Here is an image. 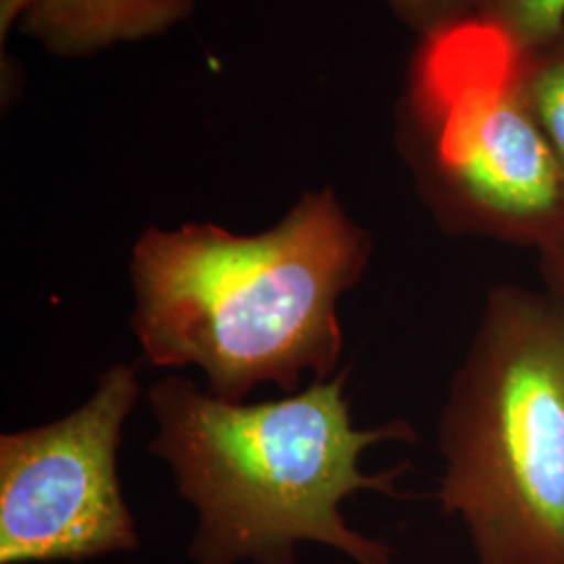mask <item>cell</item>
I'll return each mask as SVG.
<instances>
[{
    "label": "cell",
    "mask_w": 564,
    "mask_h": 564,
    "mask_svg": "<svg viewBox=\"0 0 564 564\" xmlns=\"http://www.w3.org/2000/svg\"><path fill=\"white\" fill-rule=\"evenodd\" d=\"M368 260V235L330 188L303 195L251 237L214 224L147 230L130 262V324L144 362L199 368L216 400L242 403L262 383L295 391L305 370L333 379L343 351L337 303Z\"/></svg>",
    "instance_id": "cell-1"
},
{
    "label": "cell",
    "mask_w": 564,
    "mask_h": 564,
    "mask_svg": "<svg viewBox=\"0 0 564 564\" xmlns=\"http://www.w3.org/2000/svg\"><path fill=\"white\" fill-rule=\"evenodd\" d=\"M347 377L341 370L260 403L216 400L176 375L153 384L158 431L149 447L197 510L193 563L297 564L300 545L312 542L356 564H391V550L351 529L341 505L358 491L400 496L402 466L366 475L360 458L370 445L414 440V429L403 421L354 429Z\"/></svg>",
    "instance_id": "cell-2"
},
{
    "label": "cell",
    "mask_w": 564,
    "mask_h": 564,
    "mask_svg": "<svg viewBox=\"0 0 564 564\" xmlns=\"http://www.w3.org/2000/svg\"><path fill=\"white\" fill-rule=\"evenodd\" d=\"M442 508L477 564H564V303L498 286L440 421Z\"/></svg>",
    "instance_id": "cell-3"
},
{
    "label": "cell",
    "mask_w": 564,
    "mask_h": 564,
    "mask_svg": "<svg viewBox=\"0 0 564 564\" xmlns=\"http://www.w3.org/2000/svg\"><path fill=\"white\" fill-rule=\"evenodd\" d=\"M517 61L481 21L429 36L414 67L410 160L447 230L540 251L564 230V172L524 105Z\"/></svg>",
    "instance_id": "cell-4"
},
{
    "label": "cell",
    "mask_w": 564,
    "mask_h": 564,
    "mask_svg": "<svg viewBox=\"0 0 564 564\" xmlns=\"http://www.w3.org/2000/svg\"><path fill=\"white\" fill-rule=\"evenodd\" d=\"M137 368L109 366L72 414L0 437V564L82 563L141 545L118 477Z\"/></svg>",
    "instance_id": "cell-5"
},
{
    "label": "cell",
    "mask_w": 564,
    "mask_h": 564,
    "mask_svg": "<svg viewBox=\"0 0 564 564\" xmlns=\"http://www.w3.org/2000/svg\"><path fill=\"white\" fill-rule=\"evenodd\" d=\"M191 0H30L25 30L59 53L97 51L163 32Z\"/></svg>",
    "instance_id": "cell-6"
},
{
    "label": "cell",
    "mask_w": 564,
    "mask_h": 564,
    "mask_svg": "<svg viewBox=\"0 0 564 564\" xmlns=\"http://www.w3.org/2000/svg\"><path fill=\"white\" fill-rule=\"evenodd\" d=\"M517 82L545 142L564 172V32L517 61Z\"/></svg>",
    "instance_id": "cell-7"
},
{
    "label": "cell",
    "mask_w": 564,
    "mask_h": 564,
    "mask_svg": "<svg viewBox=\"0 0 564 564\" xmlns=\"http://www.w3.org/2000/svg\"><path fill=\"white\" fill-rule=\"evenodd\" d=\"M475 20L496 30L519 55L564 32V0H477Z\"/></svg>",
    "instance_id": "cell-8"
},
{
    "label": "cell",
    "mask_w": 564,
    "mask_h": 564,
    "mask_svg": "<svg viewBox=\"0 0 564 564\" xmlns=\"http://www.w3.org/2000/svg\"><path fill=\"white\" fill-rule=\"evenodd\" d=\"M393 11L424 39L475 20L477 0H389Z\"/></svg>",
    "instance_id": "cell-9"
},
{
    "label": "cell",
    "mask_w": 564,
    "mask_h": 564,
    "mask_svg": "<svg viewBox=\"0 0 564 564\" xmlns=\"http://www.w3.org/2000/svg\"><path fill=\"white\" fill-rule=\"evenodd\" d=\"M540 270L547 284V293L564 303V230L540 249Z\"/></svg>",
    "instance_id": "cell-10"
}]
</instances>
